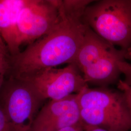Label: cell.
Here are the masks:
<instances>
[{
	"label": "cell",
	"mask_w": 131,
	"mask_h": 131,
	"mask_svg": "<svg viewBox=\"0 0 131 131\" xmlns=\"http://www.w3.org/2000/svg\"><path fill=\"white\" fill-rule=\"evenodd\" d=\"M58 1L59 21L24 50L9 56L10 77L24 79L47 68L74 63L89 26L84 11L66 8Z\"/></svg>",
	"instance_id": "1"
},
{
	"label": "cell",
	"mask_w": 131,
	"mask_h": 131,
	"mask_svg": "<svg viewBox=\"0 0 131 131\" xmlns=\"http://www.w3.org/2000/svg\"><path fill=\"white\" fill-rule=\"evenodd\" d=\"M81 122L109 131L131 130V113L120 90L85 88L77 94Z\"/></svg>",
	"instance_id": "2"
},
{
	"label": "cell",
	"mask_w": 131,
	"mask_h": 131,
	"mask_svg": "<svg viewBox=\"0 0 131 131\" xmlns=\"http://www.w3.org/2000/svg\"><path fill=\"white\" fill-rule=\"evenodd\" d=\"M84 20L99 37L113 46L131 47V0L94 1Z\"/></svg>",
	"instance_id": "3"
},
{
	"label": "cell",
	"mask_w": 131,
	"mask_h": 131,
	"mask_svg": "<svg viewBox=\"0 0 131 131\" xmlns=\"http://www.w3.org/2000/svg\"><path fill=\"white\" fill-rule=\"evenodd\" d=\"M45 101L28 81L10 77L0 89V109L18 131H28Z\"/></svg>",
	"instance_id": "4"
},
{
	"label": "cell",
	"mask_w": 131,
	"mask_h": 131,
	"mask_svg": "<svg viewBox=\"0 0 131 131\" xmlns=\"http://www.w3.org/2000/svg\"><path fill=\"white\" fill-rule=\"evenodd\" d=\"M60 19L58 1L25 0L17 22L19 47L47 34Z\"/></svg>",
	"instance_id": "5"
},
{
	"label": "cell",
	"mask_w": 131,
	"mask_h": 131,
	"mask_svg": "<svg viewBox=\"0 0 131 131\" xmlns=\"http://www.w3.org/2000/svg\"><path fill=\"white\" fill-rule=\"evenodd\" d=\"M23 79L32 84L45 100H60L89 86L74 63L63 68H47Z\"/></svg>",
	"instance_id": "6"
},
{
	"label": "cell",
	"mask_w": 131,
	"mask_h": 131,
	"mask_svg": "<svg viewBox=\"0 0 131 131\" xmlns=\"http://www.w3.org/2000/svg\"><path fill=\"white\" fill-rule=\"evenodd\" d=\"M77 94L50 100L40 108L28 131H58L81 122Z\"/></svg>",
	"instance_id": "7"
},
{
	"label": "cell",
	"mask_w": 131,
	"mask_h": 131,
	"mask_svg": "<svg viewBox=\"0 0 131 131\" xmlns=\"http://www.w3.org/2000/svg\"><path fill=\"white\" fill-rule=\"evenodd\" d=\"M122 60H125L124 50L115 47L82 72L85 82L106 87L118 81L122 73L117 61Z\"/></svg>",
	"instance_id": "8"
},
{
	"label": "cell",
	"mask_w": 131,
	"mask_h": 131,
	"mask_svg": "<svg viewBox=\"0 0 131 131\" xmlns=\"http://www.w3.org/2000/svg\"><path fill=\"white\" fill-rule=\"evenodd\" d=\"M25 0H0V33L10 56L20 52L17 22Z\"/></svg>",
	"instance_id": "9"
},
{
	"label": "cell",
	"mask_w": 131,
	"mask_h": 131,
	"mask_svg": "<svg viewBox=\"0 0 131 131\" xmlns=\"http://www.w3.org/2000/svg\"><path fill=\"white\" fill-rule=\"evenodd\" d=\"M114 48V46L99 37L89 26L74 63L82 72Z\"/></svg>",
	"instance_id": "10"
},
{
	"label": "cell",
	"mask_w": 131,
	"mask_h": 131,
	"mask_svg": "<svg viewBox=\"0 0 131 131\" xmlns=\"http://www.w3.org/2000/svg\"><path fill=\"white\" fill-rule=\"evenodd\" d=\"M117 65L122 74L124 75L125 79L123 80L126 84L131 86V64L125 60L117 61Z\"/></svg>",
	"instance_id": "11"
},
{
	"label": "cell",
	"mask_w": 131,
	"mask_h": 131,
	"mask_svg": "<svg viewBox=\"0 0 131 131\" xmlns=\"http://www.w3.org/2000/svg\"><path fill=\"white\" fill-rule=\"evenodd\" d=\"M9 56L0 53V89L5 82V75L8 71V57Z\"/></svg>",
	"instance_id": "12"
},
{
	"label": "cell",
	"mask_w": 131,
	"mask_h": 131,
	"mask_svg": "<svg viewBox=\"0 0 131 131\" xmlns=\"http://www.w3.org/2000/svg\"><path fill=\"white\" fill-rule=\"evenodd\" d=\"M117 88L123 94L131 113V86L126 84L123 80H119L117 83Z\"/></svg>",
	"instance_id": "13"
},
{
	"label": "cell",
	"mask_w": 131,
	"mask_h": 131,
	"mask_svg": "<svg viewBox=\"0 0 131 131\" xmlns=\"http://www.w3.org/2000/svg\"><path fill=\"white\" fill-rule=\"evenodd\" d=\"M0 131H18L0 109Z\"/></svg>",
	"instance_id": "14"
},
{
	"label": "cell",
	"mask_w": 131,
	"mask_h": 131,
	"mask_svg": "<svg viewBox=\"0 0 131 131\" xmlns=\"http://www.w3.org/2000/svg\"><path fill=\"white\" fill-rule=\"evenodd\" d=\"M58 131H84V125L82 122L71 126L68 127Z\"/></svg>",
	"instance_id": "15"
},
{
	"label": "cell",
	"mask_w": 131,
	"mask_h": 131,
	"mask_svg": "<svg viewBox=\"0 0 131 131\" xmlns=\"http://www.w3.org/2000/svg\"><path fill=\"white\" fill-rule=\"evenodd\" d=\"M0 53L5 54L6 55L10 56L8 48L2 38L1 33H0Z\"/></svg>",
	"instance_id": "16"
},
{
	"label": "cell",
	"mask_w": 131,
	"mask_h": 131,
	"mask_svg": "<svg viewBox=\"0 0 131 131\" xmlns=\"http://www.w3.org/2000/svg\"><path fill=\"white\" fill-rule=\"evenodd\" d=\"M84 131H109L99 127L84 125Z\"/></svg>",
	"instance_id": "17"
},
{
	"label": "cell",
	"mask_w": 131,
	"mask_h": 131,
	"mask_svg": "<svg viewBox=\"0 0 131 131\" xmlns=\"http://www.w3.org/2000/svg\"><path fill=\"white\" fill-rule=\"evenodd\" d=\"M124 59L131 60V47L126 50H124Z\"/></svg>",
	"instance_id": "18"
}]
</instances>
